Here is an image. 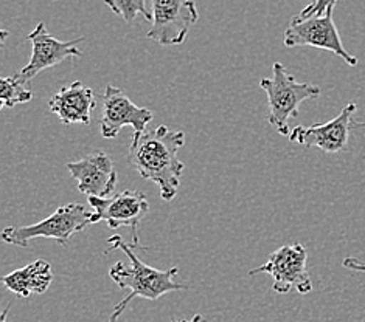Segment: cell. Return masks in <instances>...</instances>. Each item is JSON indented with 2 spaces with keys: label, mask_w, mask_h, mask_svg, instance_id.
I'll return each mask as SVG.
<instances>
[{
  "label": "cell",
  "mask_w": 365,
  "mask_h": 322,
  "mask_svg": "<svg viewBox=\"0 0 365 322\" xmlns=\"http://www.w3.org/2000/svg\"><path fill=\"white\" fill-rule=\"evenodd\" d=\"M10 307H11V306H6V307H5L4 313H2V316H0V322H6V316H8V311H10Z\"/></svg>",
  "instance_id": "ffe728a7"
},
{
  "label": "cell",
  "mask_w": 365,
  "mask_h": 322,
  "mask_svg": "<svg viewBox=\"0 0 365 322\" xmlns=\"http://www.w3.org/2000/svg\"><path fill=\"white\" fill-rule=\"evenodd\" d=\"M95 225V213L81 203H68L58 208L47 219L29 226H8L2 240L14 247L29 248L33 239H53L58 245L67 247L75 234Z\"/></svg>",
  "instance_id": "3957f363"
},
{
  "label": "cell",
  "mask_w": 365,
  "mask_h": 322,
  "mask_svg": "<svg viewBox=\"0 0 365 322\" xmlns=\"http://www.w3.org/2000/svg\"><path fill=\"white\" fill-rule=\"evenodd\" d=\"M31 98V90L25 84L17 81L16 76H6L0 80V104L4 109L30 102Z\"/></svg>",
  "instance_id": "9a60e30c"
},
{
  "label": "cell",
  "mask_w": 365,
  "mask_h": 322,
  "mask_svg": "<svg viewBox=\"0 0 365 322\" xmlns=\"http://www.w3.org/2000/svg\"><path fill=\"white\" fill-rule=\"evenodd\" d=\"M364 126H365V124H364Z\"/></svg>",
  "instance_id": "7402d4cb"
},
{
  "label": "cell",
  "mask_w": 365,
  "mask_h": 322,
  "mask_svg": "<svg viewBox=\"0 0 365 322\" xmlns=\"http://www.w3.org/2000/svg\"><path fill=\"white\" fill-rule=\"evenodd\" d=\"M104 4L126 22H133L138 14H142L148 22L153 19L151 13L146 10V0H104Z\"/></svg>",
  "instance_id": "2e32d148"
},
{
  "label": "cell",
  "mask_w": 365,
  "mask_h": 322,
  "mask_svg": "<svg viewBox=\"0 0 365 322\" xmlns=\"http://www.w3.org/2000/svg\"><path fill=\"white\" fill-rule=\"evenodd\" d=\"M308 251L300 243L284 245L269 254L267 262L249 272V276L269 274L272 277L274 291L286 294L292 289L302 294H308L312 290V281L307 267Z\"/></svg>",
  "instance_id": "8992f818"
},
{
  "label": "cell",
  "mask_w": 365,
  "mask_h": 322,
  "mask_svg": "<svg viewBox=\"0 0 365 322\" xmlns=\"http://www.w3.org/2000/svg\"><path fill=\"white\" fill-rule=\"evenodd\" d=\"M337 0H312V4H309L307 8H303L302 13H299L297 19H309V17L320 16L324 14L328 8L336 6Z\"/></svg>",
  "instance_id": "e0dca14e"
},
{
  "label": "cell",
  "mask_w": 365,
  "mask_h": 322,
  "mask_svg": "<svg viewBox=\"0 0 365 322\" xmlns=\"http://www.w3.org/2000/svg\"><path fill=\"white\" fill-rule=\"evenodd\" d=\"M27 41L31 42V58L29 64L25 65L22 70L14 75L17 81L27 85L33 77H36L41 72L47 70V68L55 67L63 63L66 59H80L83 58V51L78 48L81 42L86 39L76 38L75 41H59L51 36L47 31L46 23L39 22L29 36Z\"/></svg>",
  "instance_id": "9c48e42d"
},
{
  "label": "cell",
  "mask_w": 365,
  "mask_h": 322,
  "mask_svg": "<svg viewBox=\"0 0 365 322\" xmlns=\"http://www.w3.org/2000/svg\"><path fill=\"white\" fill-rule=\"evenodd\" d=\"M95 107L97 101L93 90L80 81L61 87L48 102V110L55 113L66 126L76 123L89 126Z\"/></svg>",
  "instance_id": "4fadbf2b"
},
{
  "label": "cell",
  "mask_w": 365,
  "mask_h": 322,
  "mask_svg": "<svg viewBox=\"0 0 365 322\" xmlns=\"http://www.w3.org/2000/svg\"><path fill=\"white\" fill-rule=\"evenodd\" d=\"M151 28L146 36L160 45H180L199 19L195 0H151Z\"/></svg>",
  "instance_id": "52a82bcc"
},
{
  "label": "cell",
  "mask_w": 365,
  "mask_h": 322,
  "mask_svg": "<svg viewBox=\"0 0 365 322\" xmlns=\"http://www.w3.org/2000/svg\"><path fill=\"white\" fill-rule=\"evenodd\" d=\"M118 313H115V311H112L110 313V316H109V321L108 322H118Z\"/></svg>",
  "instance_id": "44dd1931"
},
{
  "label": "cell",
  "mask_w": 365,
  "mask_h": 322,
  "mask_svg": "<svg viewBox=\"0 0 365 322\" xmlns=\"http://www.w3.org/2000/svg\"><path fill=\"white\" fill-rule=\"evenodd\" d=\"M89 205L95 213V223L106 222L110 230L129 226L133 232L131 245L143 249L138 240L137 226L150 213V203L142 190L126 189L108 198L89 197Z\"/></svg>",
  "instance_id": "ba28073f"
},
{
  "label": "cell",
  "mask_w": 365,
  "mask_h": 322,
  "mask_svg": "<svg viewBox=\"0 0 365 322\" xmlns=\"http://www.w3.org/2000/svg\"><path fill=\"white\" fill-rule=\"evenodd\" d=\"M259 87L267 95V121L278 134L289 135V118L299 115L300 104L307 100L320 97V87L307 82H297L288 75L282 63L272 65V77H263Z\"/></svg>",
  "instance_id": "277c9868"
},
{
  "label": "cell",
  "mask_w": 365,
  "mask_h": 322,
  "mask_svg": "<svg viewBox=\"0 0 365 322\" xmlns=\"http://www.w3.org/2000/svg\"><path fill=\"white\" fill-rule=\"evenodd\" d=\"M6 290L13 291L21 298H29L31 294L46 293L53 282V269L44 259H38L24 268L2 277Z\"/></svg>",
  "instance_id": "5bb4252c"
},
{
  "label": "cell",
  "mask_w": 365,
  "mask_h": 322,
  "mask_svg": "<svg viewBox=\"0 0 365 322\" xmlns=\"http://www.w3.org/2000/svg\"><path fill=\"white\" fill-rule=\"evenodd\" d=\"M108 247V251L121 249L129 259V264L117 262L109 269L110 279L114 281L120 289H128L131 291L128 294V298H125L115 306L114 311L118 313V315H121L123 310L135 298L155 301L167 293L188 289V285L185 284L175 282V277L179 272L178 267H173L170 269H158L143 264V260H140V257L134 252V247L131 243H126L120 236L109 237Z\"/></svg>",
  "instance_id": "7a4b0ae2"
},
{
  "label": "cell",
  "mask_w": 365,
  "mask_h": 322,
  "mask_svg": "<svg viewBox=\"0 0 365 322\" xmlns=\"http://www.w3.org/2000/svg\"><path fill=\"white\" fill-rule=\"evenodd\" d=\"M171 322H205L202 315H195L191 319H173Z\"/></svg>",
  "instance_id": "d6986e66"
},
{
  "label": "cell",
  "mask_w": 365,
  "mask_h": 322,
  "mask_svg": "<svg viewBox=\"0 0 365 322\" xmlns=\"http://www.w3.org/2000/svg\"><path fill=\"white\" fill-rule=\"evenodd\" d=\"M342 265L345 268L351 269V272H364L365 273V264L361 262V260L356 259V257H345Z\"/></svg>",
  "instance_id": "ac0fdd59"
},
{
  "label": "cell",
  "mask_w": 365,
  "mask_h": 322,
  "mask_svg": "<svg viewBox=\"0 0 365 322\" xmlns=\"http://www.w3.org/2000/svg\"><path fill=\"white\" fill-rule=\"evenodd\" d=\"M185 144V134L167 126H158L133 136L129 163L145 180L159 186L160 198L175 200L185 164L179 160V151Z\"/></svg>",
  "instance_id": "6da1fadb"
},
{
  "label": "cell",
  "mask_w": 365,
  "mask_h": 322,
  "mask_svg": "<svg viewBox=\"0 0 365 322\" xmlns=\"http://www.w3.org/2000/svg\"><path fill=\"white\" fill-rule=\"evenodd\" d=\"M67 169L76 180L80 193L88 197L108 198L117 186L114 161L106 152H92L78 161L67 163Z\"/></svg>",
  "instance_id": "7c38bea8"
},
{
  "label": "cell",
  "mask_w": 365,
  "mask_h": 322,
  "mask_svg": "<svg viewBox=\"0 0 365 322\" xmlns=\"http://www.w3.org/2000/svg\"><path fill=\"white\" fill-rule=\"evenodd\" d=\"M354 112L356 104L351 102L345 106L334 119L325 124H312L309 127L297 126L289 134V140L303 147H317L327 154L342 152L350 140V132L354 124L351 117Z\"/></svg>",
  "instance_id": "8fae6325"
},
{
  "label": "cell",
  "mask_w": 365,
  "mask_h": 322,
  "mask_svg": "<svg viewBox=\"0 0 365 322\" xmlns=\"http://www.w3.org/2000/svg\"><path fill=\"white\" fill-rule=\"evenodd\" d=\"M333 11L334 6L328 8L324 14L309 17V19L292 17L289 27L284 31V47H314L319 50H327L342 58L349 65H358V58L351 56L345 50L341 36H339L333 21Z\"/></svg>",
  "instance_id": "5b68a950"
},
{
  "label": "cell",
  "mask_w": 365,
  "mask_h": 322,
  "mask_svg": "<svg viewBox=\"0 0 365 322\" xmlns=\"http://www.w3.org/2000/svg\"><path fill=\"white\" fill-rule=\"evenodd\" d=\"M153 118L154 115L150 109L135 106L125 92L114 85H106L100 118V132L103 138L106 140L115 138L120 130L126 126L134 129V135L143 134Z\"/></svg>",
  "instance_id": "30bf717a"
}]
</instances>
